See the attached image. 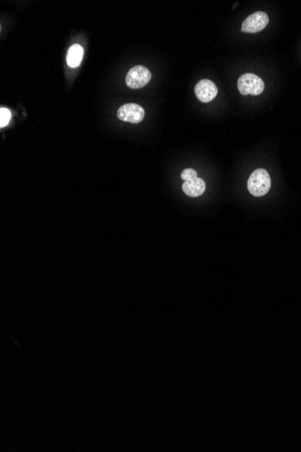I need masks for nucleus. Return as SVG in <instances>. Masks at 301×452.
I'll list each match as a JSON object with an SVG mask.
<instances>
[{
  "label": "nucleus",
  "instance_id": "obj_1",
  "mask_svg": "<svg viewBox=\"0 0 301 452\" xmlns=\"http://www.w3.org/2000/svg\"><path fill=\"white\" fill-rule=\"evenodd\" d=\"M270 186V176L265 169H256L250 175L247 182L249 193L255 197H261L268 194Z\"/></svg>",
  "mask_w": 301,
  "mask_h": 452
},
{
  "label": "nucleus",
  "instance_id": "obj_2",
  "mask_svg": "<svg viewBox=\"0 0 301 452\" xmlns=\"http://www.w3.org/2000/svg\"><path fill=\"white\" fill-rule=\"evenodd\" d=\"M237 87L240 93L244 96H257L264 91L265 85L259 76L252 73H245L237 80Z\"/></svg>",
  "mask_w": 301,
  "mask_h": 452
},
{
  "label": "nucleus",
  "instance_id": "obj_3",
  "mask_svg": "<svg viewBox=\"0 0 301 452\" xmlns=\"http://www.w3.org/2000/svg\"><path fill=\"white\" fill-rule=\"evenodd\" d=\"M152 78V73L146 67L136 65L131 68L125 76V83L127 87L137 89L144 87Z\"/></svg>",
  "mask_w": 301,
  "mask_h": 452
},
{
  "label": "nucleus",
  "instance_id": "obj_4",
  "mask_svg": "<svg viewBox=\"0 0 301 452\" xmlns=\"http://www.w3.org/2000/svg\"><path fill=\"white\" fill-rule=\"evenodd\" d=\"M117 118L124 122L140 123L144 119V110L135 103L124 104L117 110Z\"/></svg>",
  "mask_w": 301,
  "mask_h": 452
},
{
  "label": "nucleus",
  "instance_id": "obj_5",
  "mask_svg": "<svg viewBox=\"0 0 301 452\" xmlns=\"http://www.w3.org/2000/svg\"><path fill=\"white\" fill-rule=\"evenodd\" d=\"M269 23V17L265 12L258 11L250 15L243 22L242 31L248 34H255L265 28Z\"/></svg>",
  "mask_w": 301,
  "mask_h": 452
},
{
  "label": "nucleus",
  "instance_id": "obj_6",
  "mask_svg": "<svg viewBox=\"0 0 301 452\" xmlns=\"http://www.w3.org/2000/svg\"><path fill=\"white\" fill-rule=\"evenodd\" d=\"M218 89L216 84L210 79H205L199 81L195 86V94L201 102L208 103L217 97Z\"/></svg>",
  "mask_w": 301,
  "mask_h": 452
},
{
  "label": "nucleus",
  "instance_id": "obj_7",
  "mask_svg": "<svg viewBox=\"0 0 301 452\" xmlns=\"http://www.w3.org/2000/svg\"><path fill=\"white\" fill-rule=\"evenodd\" d=\"M182 191L190 197H200L206 191V184L201 178L197 177L194 179L186 180L182 185Z\"/></svg>",
  "mask_w": 301,
  "mask_h": 452
},
{
  "label": "nucleus",
  "instance_id": "obj_8",
  "mask_svg": "<svg viewBox=\"0 0 301 452\" xmlns=\"http://www.w3.org/2000/svg\"><path fill=\"white\" fill-rule=\"evenodd\" d=\"M83 53L84 50L82 48V46H80V44H73L69 48L67 53V64L71 68L78 67L82 60Z\"/></svg>",
  "mask_w": 301,
  "mask_h": 452
},
{
  "label": "nucleus",
  "instance_id": "obj_9",
  "mask_svg": "<svg viewBox=\"0 0 301 452\" xmlns=\"http://www.w3.org/2000/svg\"><path fill=\"white\" fill-rule=\"evenodd\" d=\"M11 119V113L8 109L2 108L0 110V127L4 128L6 126H8Z\"/></svg>",
  "mask_w": 301,
  "mask_h": 452
},
{
  "label": "nucleus",
  "instance_id": "obj_10",
  "mask_svg": "<svg viewBox=\"0 0 301 452\" xmlns=\"http://www.w3.org/2000/svg\"><path fill=\"white\" fill-rule=\"evenodd\" d=\"M181 177H182V180H184L186 182V180H191V179L197 178V177H198V172H197L194 169L187 168V169H184V170L182 171Z\"/></svg>",
  "mask_w": 301,
  "mask_h": 452
}]
</instances>
